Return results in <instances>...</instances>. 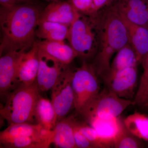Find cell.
I'll return each instance as SVG.
<instances>
[{
	"label": "cell",
	"mask_w": 148,
	"mask_h": 148,
	"mask_svg": "<svg viewBox=\"0 0 148 148\" xmlns=\"http://www.w3.org/2000/svg\"><path fill=\"white\" fill-rule=\"evenodd\" d=\"M39 65V48L37 42L35 41L32 48L24 52L20 59L11 91L17 87L29 86L34 83Z\"/></svg>",
	"instance_id": "cell-9"
},
{
	"label": "cell",
	"mask_w": 148,
	"mask_h": 148,
	"mask_svg": "<svg viewBox=\"0 0 148 148\" xmlns=\"http://www.w3.org/2000/svg\"><path fill=\"white\" fill-rule=\"evenodd\" d=\"M34 120L46 129L52 130L56 122V114L51 101L39 96L35 106Z\"/></svg>",
	"instance_id": "cell-20"
},
{
	"label": "cell",
	"mask_w": 148,
	"mask_h": 148,
	"mask_svg": "<svg viewBox=\"0 0 148 148\" xmlns=\"http://www.w3.org/2000/svg\"><path fill=\"white\" fill-rule=\"evenodd\" d=\"M126 129L141 140L148 141V116L139 112L129 115L123 120Z\"/></svg>",
	"instance_id": "cell-21"
},
{
	"label": "cell",
	"mask_w": 148,
	"mask_h": 148,
	"mask_svg": "<svg viewBox=\"0 0 148 148\" xmlns=\"http://www.w3.org/2000/svg\"><path fill=\"white\" fill-rule=\"evenodd\" d=\"M24 49L11 51L1 56L0 58V94L5 97L11 90L16 77L18 64Z\"/></svg>",
	"instance_id": "cell-11"
},
{
	"label": "cell",
	"mask_w": 148,
	"mask_h": 148,
	"mask_svg": "<svg viewBox=\"0 0 148 148\" xmlns=\"http://www.w3.org/2000/svg\"><path fill=\"white\" fill-rule=\"evenodd\" d=\"M46 1H50L51 2H52L56 1H59V0H46Z\"/></svg>",
	"instance_id": "cell-32"
},
{
	"label": "cell",
	"mask_w": 148,
	"mask_h": 148,
	"mask_svg": "<svg viewBox=\"0 0 148 148\" xmlns=\"http://www.w3.org/2000/svg\"><path fill=\"white\" fill-rule=\"evenodd\" d=\"M143 73L135 98V105L147 108L148 106V54L142 63Z\"/></svg>",
	"instance_id": "cell-24"
},
{
	"label": "cell",
	"mask_w": 148,
	"mask_h": 148,
	"mask_svg": "<svg viewBox=\"0 0 148 148\" xmlns=\"http://www.w3.org/2000/svg\"><path fill=\"white\" fill-rule=\"evenodd\" d=\"M1 6L4 7H10L20 3L17 0H0Z\"/></svg>",
	"instance_id": "cell-30"
},
{
	"label": "cell",
	"mask_w": 148,
	"mask_h": 148,
	"mask_svg": "<svg viewBox=\"0 0 148 148\" xmlns=\"http://www.w3.org/2000/svg\"><path fill=\"white\" fill-rule=\"evenodd\" d=\"M76 123L81 131L93 144L95 148H109L97 131L85 121H80L76 119Z\"/></svg>",
	"instance_id": "cell-26"
},
{
	"label": "cell",
	"mask_w": 148,
	"mask_h": 148,
	"mask_svg": "<svg viewBox=\"0 0 148 148\" xmlns=\"http://www.w3.org/2000/svg\"><path fill=\"white\" fill-rule=\"evenodd\" d=\"M98 76L92 64L86 61L79 68L73 69L72 83L75 97L74 110L77 114L80 115L101 92Z\"/></svg>",
	"instance_id": "cell-5"
},
{
	"label": "cell",
	"mask_w": 148,
	"mask_h": 148,
	"mask_svg": "<svg viewBox=\"0 0 148 148\" xmlns=\"http://www.w3.org/2000/svg\"><path fill=\"white\" fill-rule=\"evenodd\" d=\"M69 26L49 21H39L36 36L41 39L65 41L69 38Z\"/></svg>",
	"instance_id": "cell-19"
},
{
	"label": "cell",
	"mask_w": 148,
	"mask_h": 148,
	"mask_svg": "<svg viewBox=\"0 0 148 148\" xmlns=\"http://www.w3.org/2000/svg\"><path fill=\"white\" fill-rule=\"evenodd\" d=\"M39 65L36 82L40 92L51 90L69 66L58 63L39 50Z\"/></svg>",
	"instance_id": "cell-10"
},
{
	"label": "cell",
	"mask_w": 148,
	"mask_h": 148,
	"mask_svg": "<svg viewBox=\"0 0 148 148\" xmlns=\"http://www.w3.org/2000/svg\"><path fill=\"white\" fill-rule=\"evenodd\" d=\"M143 146L141 140L130 132L123 123L121 130L114 141V147L138 148L143 147Z\"/></svg>",
	"instance_id": "cell-25"
},
{
	"label": "cell",
	"mask_w": 148,
	"mask_h": 148,
	"mask_svg": "<svg viewBox=\"0 0 148 148\" xmlns=\"http://www.w3.org/2000/svg\"><path fill=\"white\" fill-rule=\"evenodd\" d=\"M37 42L40 51L65 66H69L77 57L73 48L65 41L43 40Z\"/></svg>",
	"instance_id": "cell-17"
},
{
	"label": "cell",
	"mask_w": 148,
	"mask_h": 148,
	"mask_svg": "<svg viewBox=\"0 0 148 148\" xmlns=\"http://www.w3.org/2000/svg\"><path fill=\"white\" fill-rule=\"evenodd\" d=\"M110 5L132 23L148 27V0H114Z\"/></svg>",
	"instance_id": "cell-13"
},
{
	"label": "cell",
	"mask_w": 148,
	"mask_h": 148,
	"mask_svg": "<svg viewBox=\"0 0 148 148\" xmlns=\"http://www.w3.org/2000/svg\"><path fill=\"white\" fill-rule=\"evenodd\" d=\"M73 72V69L69 66L51 90V102L56 114L57 122L66 117L74 109L75 97L72 83Z\"/></svg>",
	"instance_id": "cell-7"
},
{
	"label": "cell",
	"mask_w": 148,
	"mask_h": 148,
	"mask_svg": "<svg viewBox=\"0 0 148 148\" xmlns=\"http://www.w3.org/2000/svg\"><path fill=\"white\" fill-rule=\"evenodd\" d=\"M20 3H34V0H17Z\"/></svg>",
	"instance_id": "cell-31"
},
{
	"label": "cell",
	"mask_w": 148,
	"mask_h": 148,
	"mask_svg": "<svg viewBox=\"0 0 148 148\" xmlns=\"http://www.w3.org/2000/svg\"><path fill=\"white\" fill-rule=\"evenodd\" d=\"M101 78L106 88L120 98L130 100L135 98L138 79L137 67L110 71Z\"/></svg>",
	"instance_id": "cell-8"
},
{
	"label": "cell",
	"mask_w": 148,
	"mask_h": 148,
	"mask_svg": "<svg viewBox=\"0 0 148 148\" xmlns=\"http://www.w3.org/2000/svg\"><path fill=\"white\" fill-rule=\"evenodd\" d=\"M79 14L69 1L59 0L51 2L41 12L39 21H51L71 27Z\"/></svg>",
	"instance_id": "cell-12"
},
{
	"label": "cell",
	"mask_w": 148,
	"mask_h": 148,
	"mask_svg": "<svg viewBox=\"0 0 148 148\" xmlns=\"http://www.w3.org/2000/svg\"><path fill=\"white\" fill-rule=\"evenodd\" d=\"M119 15L127 29L129 43L136 52L139 64H142L148 54V27L132 23Z\"/></svg>",
	"instance_id": "cell-16"
},
{
	"label": "cell",
	"mask_w": 148,
	"mask_h": 148,
	"mask_svg": "<svg viewBox=\"0 0 148 148\" xmlns=\"http://www.w3.org/2000/svg\"><path fill=\"white\" fill-rule=\"evenodd\" d=\"M74 123V136L77 148H95L93 144L87 139L80 130L76 123Z\"/></svg>",
	"instance_id": "cell-28"
},
{
	"label": "cell",
	"mask_w": 148,
	"mask_h": 148,
	"mask_svg": "<svg viewBox=\"0 0 148 148\" xmlns=\"http://www.w3.org/2000/svg\"><path fill=\"white\" fill-rule=\"evenodd\" d=\"M69 1L80 13L88 15H95L97 14L95 12L93 0H69Z\"/></svg>",
	"instance_id": "cell-27"
},
{
	"label": "cell",
	"mask_w": 148,
	"mask_h": 148,
	"mask_svg": "<svg viewBox=\"0 0 148 148\" xmlns=\"http://www.w3.org/2000/svg\"><path fill=\"white\" fill-rule=\"evenodd\" d=\"M114 0H93L95 12L98 13L100 11L110 5Z\"/></svg>",
	"instance_id": "cell-29"
},
{
	"label": "cell",
	"mask_w": 148,
	"mask_h": 148,
	"mask_svg": "<svg viewBox=\"0 0 148 148\" xmlns=\"http://www.w3.org/2000/svg\"><path fill=\"white\" fill-rule=\"evenodd\" d=\"M52 130L46 129L39 124L29 123L9 125L0 132V143L3 145L14 138L30 136H40L47 140L50 145Z\"/></svg>",
	"instance_id": "cell-14"
},
{
	"label": "cell",
	"mask_w": 148,
	"mask_h": 148,
	"mask_svg": "<svg viewBox=\"0 0 148 148\" xmlns=\"http://www.w3.org/2000/svg\"><path fill=\"white\" fill-rule=\"evenodd\" d=\"M41 11L34 3H18L1 6L0 25L2 39L1 56L11 51H28L35 42Z\"/></svg>",
	"instance_id": "cell-1"
},
{
	"label": "cell",
	"mask_w": 148,
	"mask_h": 148,
	"mask_svg": "<svg viewBox=\"0 0 148 148\" xmlns=\"http://www.w3.org/2000/svg\"></svg>",
	"instance_id": "cell-33"
},
{
	"label": "cell",
	"mask_w": 148,
	"mask_h": 148,
	"mask_svg": "<svg viewBox=\"0 0 148 148\" xmlns=\"http://www.w3.org/2000/svg\"><path fill=\"white\" fill-rule=\"evenodd\" d=\"M139 64L135 51L130 44L128 43L117 52L111 64L110 71H114L137 67Z\"/></svg>",
	"instance_id": "cell-22"
},
{
	"label": "cell",
	"mask_w": 148,
	"mask_h": 148,
	"mask_svg": "<svg viewBox=\"0 0 148 148\" xmlns=\"http://www.w3.org/2000/svg\"><path fill=\"white\" fill-rule=\"evenodd\" d=\"M133 105L135 103L133 100L120 98L106 88L101 91L80 116L84 119L92 116L106 119L118 117L125 110Z\"/></svg>",
	"instance_id": "cell-6"
},
{
	"label": "cell",
	"mask_w": 148,
	"mask_h": 148,
	"mask_svg": "<svg viewBox=\"0 0 148 148\" xmlns=\"http://www.w3.org/2000/svg\"><path fill=\"white\" fill-rule=\"evenodd\" d=\"M40 91L36 82L29 86L16 88L8 93L4 105L1 106V116L8 125L34 121L35 106Z\"/></svg>",
	"instance_id": "cell-3"
},
{
	"label": "cell",
	"mask_w": 148,
	"mask_h": 148,
	"mask_svg": "<svg viewBox=\"0 0 148 148\" xmlns=\"http://www.w3.org/2000/svg\"><path fill=\"white\" fill-rule=\"evenodd\" d=\"M97 14L80 13L70 27L68 40L77 57L84 61L92 58L98 51L99 30Z\"/></svg>",
	"instance_id": "cell-4"
},
{
	"label": "cell",
	"mask_w": 148,
	"mask_h": 148,
	"mask_svg": "<svg viewBox=\"0 0 148 148\" xmlns=\"http://www.w3.org/2000/svg\"><path fill=\"white\" fill-rule=\"evenodd\" d=\"M99 43L92 64L98 76L102 77L111 69V60L114 53L129 43L127 29L121 16L111 5L102 16H98Z\"/></svg>",
	"instance_id": "cell-2"
},
{
	"label": "cell",
	"mask_w": 148,
	"mask_h": 148,
	"mask_svg": "<svg viewBox=\"0 0 148 148\" xmlns=\"http://www.w3.org/2000/svg\"><path fill=\"white\" fill-rule=\"evenodd\" d=\"M2 146L7 148H47L50 145L42 137L35 136L14 138Z\"/></svg>",
	"instance_id": "cell-23"
},
{
	"label": "cell",
	"mask_w": 148,
	"mask_h": 148,
	"mask_svg": "<svg viewBox=\"0 0 148 148\" xmlns=\"http://www.w3.org/2000/svg\"><path fill=\"white\" fill-rule=\"evenodd\" d=\"M84 120L97 131L109 148L114 147V141L121 130L123 121L119 117L106 119L95 116Z\"/></svg>",
	"instance_id": "cell-15"
},
{
	"label": "cell",
	"mask_w": 148,
	"mask_h": 148,
	"mask_svg": "<svg viewBox=\"0 0 148 148\" xmlns=\"http://www.w3.org/2000/svg\"><path fill=\"white\" fill-rule=\"evenodd\" d=\"M75 115L67 116L57 122L52 130L51 144L56 147L77 148L74 136Z\"/></svg>",
	"instance_id": "cell-18"
}]
</instances>
